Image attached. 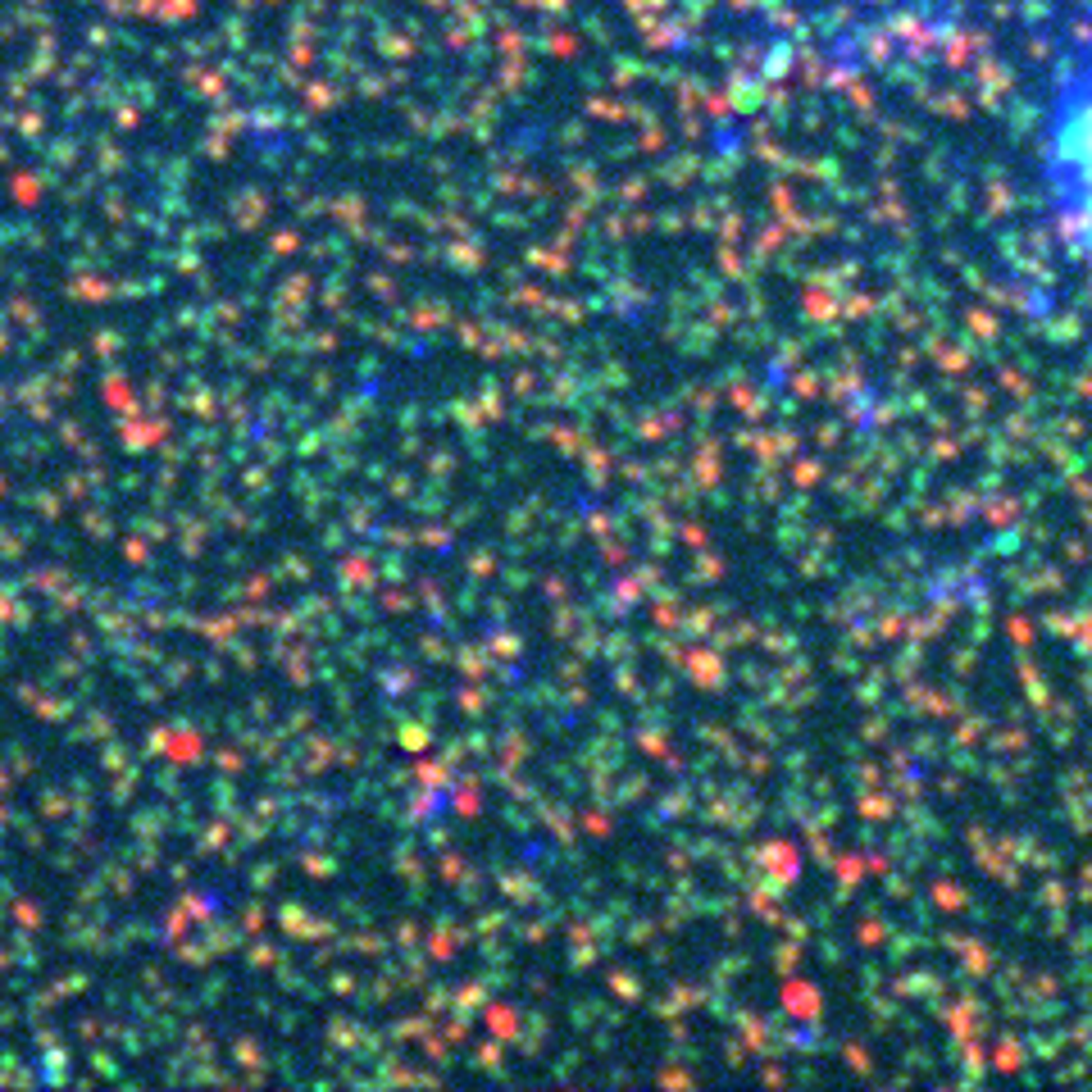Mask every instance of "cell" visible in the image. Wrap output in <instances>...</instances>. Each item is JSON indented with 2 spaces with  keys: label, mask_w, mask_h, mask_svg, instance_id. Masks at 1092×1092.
Instances as JSON below:
<instances>
[{
  "label": "cell",
  "mask_w": 1092,
  "mask_h": 1092,
  "mask_svg": "<svg viewBox=\"0 0 1092 1092\" xmlns=\"http://www.w3.org/2000/svg\"><path fill=\"white\" fill-rule=\"evenodd\" d=\"M1038 197L1065 251L1092 264V37L1065 60L1043 109Z\"/></svg>",
  "instance_id": "obj_1"
}]
</instances>
